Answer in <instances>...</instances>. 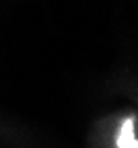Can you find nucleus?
<instances>
[{"instance_id": "nucleus-1", "label": "nucleus", "mask_w": 138, "mask_h": 148, "mask_svg": "<svg viewBox=\"0 0 138 148\" xmlns=\"http://www.w3.org/2000/svg\"><path fill=\"white\" fill-rule=\"evenodd\" d=\"M117 148H138V140L134 136V119H126L122 132L117 136Z\"/></svg>"}]
</instances>
